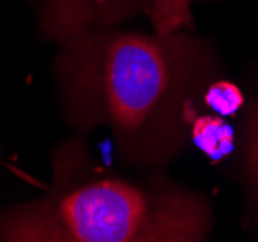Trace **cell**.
<instances>
[{
	"mask_svg": "<svg viewBox=\"0 0 258 242\" xmlns=\"http://www.w3.org/2000/svg\"><path fill=\"white\" fill-rule=\"evenodd\" d=\"M66 118L107 126L132 165H163L190 143L204 93L225 76L220 54L186 29L169 35L101 27L60 45L54 60Z\"/></svg>",
	"mask_w": 258,
	"mask_h": 242,
	"instance_id": "6da1fadb",
	"label": "cell"
},
{
	"mask_svg": "<svg viewBox=\"0 0 258 242\" xmlns=\"http://www.w3.org/2000/svg\"><path fill=\"white\" fill-rule=\"evenodd\" d=\"M212 227V207L198 192L173 182L97 177L6 211L0 240L198 242Z\"/></svg>",
	"mask_w": 258,
	"mask_h": 242,
	"instance_id": "7a4b0ae2",
	"label": "cell"
},
{
	"mask_svg": "<svg viewBox=\"0 0 258 242\" xmlns=\"http://www.w3.org/2000/svg\"><path fill=\"white\" fill-rule=\"evenodd\" d=\"M190 143H194L214 163H218L235 149L237 138L233 126L223 120V116L204 111L194 118Z\"/></svg>",
	"mask_w": 258,
	"mask_h": 242,
	"instance_id": "3957f363",
	"label": "cell"
},
{
	"mask_svg": "<svg viewBox=\"0 0 258 242\" xmlns=\"http://www.w3.org/2000/svg\"><path fill=\"white\" fill-rule=\"evenodd\" d=\"M239 145L246 196L258 213V99L245 105L239 124Z\"/></svg>",
	"mask_w": 258,
	"mask_h": 242,
	"instance_id": "277c9868",
	"label": "cell"
},
{
	"mask_svg": "<svg viewBox=\"0 0 258 242\" xmlns=\"http://www.w3.org/2000/svg\"><path fill=\"white\" fill-rule=\"evenodd\" d=\"M192 0H150L146 16L150 18L155 33L169 35L182 29H192Z\"/></svg>",
	"mask_w": 258,
	"mask_h": 242,
	"instance_id": "5b68a950",
	"label": "cell"
},
{
	"mask_svg": "<svg viewBox=\"0 0 258 242\" xmlns=\"http://www.w3.org/2000/svg\"><path fill=\"white\" fill-rule=\"evenodd\" d=\"M245 93L239 90L237 84H233L225 76L210 84V88L204 93V109L214 115L235 116L245 109Z\"/></svg>",
	"mask_w": 258,
	"mask_h": 242,
	"instance_id": "8992f818",
	"label": "cell"
}]
</instances>
